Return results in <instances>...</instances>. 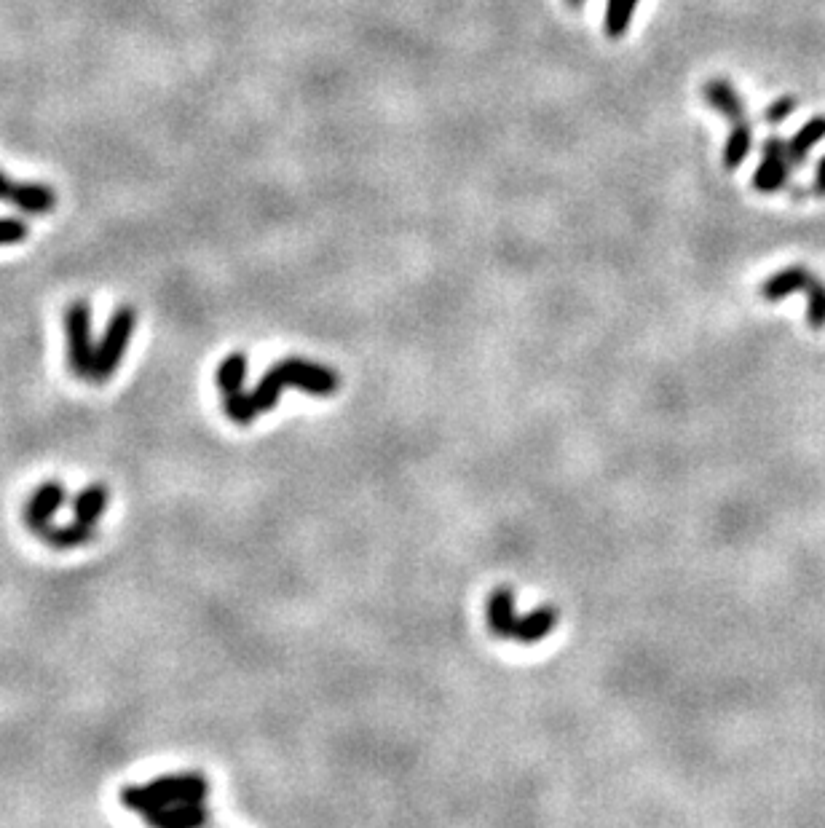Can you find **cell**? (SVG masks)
Instances as JSON below:
<instances>
[{"label": "cell", "instance_id": "5bb4252c", "mask_svg": "<svg viewBox=\"0 0 825 828\" xmlns=\"http://www.w3.org/2000/svg\"><path fill=\"white\" fill-rule=\"evenodd\" d=\"M108 510V488L102 483H92L86 486L81 494H75L73 499V518L84 526H94L100 523V518Z\"/></svg>", "mask_w": 825, "mask_h": 828}, {"label": "cell", "instance_id": "d6986e66", "mask_svg": "<svg viewBox=\"0 0 825 828\" xmlns=\"http://www.w3.org/2000/svg\"><path fill=\"white\" fill-rule=\"evenodd\" d=\"M223 408L225 413H228V419L234 421V424H239V427H247V424H252V419L258 416V408H255V402H252V394H247L244 389L223 394Z\"/></svg>", "mask_w": 825, "mask_h": 828}, {"label": "cell", "instance_id": "2e32d148", "mask_svg": "<svg viewBox=\"0 0 825 828\" xmlns=\"http://www.w3.org/2000/svg\"><path fill=\"white\" fill-rule=\"evenodd\" d=\"M244 378H247V354L244 352H231L217 365L215 384L223 394L244 389Z\"/></svg>", "mask_w": 825, "mask_h": 828}, {"label": "cell", "instance_id": "d4e9b609", "mask_svg": "<svg viewBox=\"0 0 825 828\" xmlns=\"http://www.w3.org/2000/svg\"><path fill=\"white\" fill-rule=\"evenodd\" d=\"M568 3H571V6H582L584 0H568Z\"/></svg>", "mask_w": 825, "mask_h": 828}, {"label": "cell", "instance_id": "8fae6325", "mask_svg": "<svg viewBox=\"0 0 825 828\" xmlns=\"http://www.w3.org/2000/svg\"><path fill=\"white\" fill-rule=\"evenodd\" d=\"M809 279H812V271L807 266H788L769 276L767 282L761 285V295L772 303L783 301L788 295L804 290L809 285Z\"/></svg>", "mask_w": 825, "mask_h": 828}, {"label": "cell", "instance_id": "603a6c76", "mask_svg": "<svg viewBox=\"0 0 825 828\" xmlns=\"http://www.w3.org/2000/svg\"><path fill=\"white\" fill-rule=\"evenodd\" d=\"M812 191H815L817 196H825V156L820 161H817L815 183H812Z\"/></svg>", "mask_w": 825, "mask_h": 828}, {"label": "cell", "instance_id": "6da1fadb", "mask_svg": "<svg viewBox=\"0 0 825 828\" xmlns=\"http://www.w3.org/2000/svg\"><path fill=\"white\" fill-rule=\"evenodd\" d=\"M284 386H292V389H303V392L325 397V394H333L335 389L341 386V378H338L335 370L325 368V365L298 360V357L276 362L274 368L260 378V384L255 386V392H252V402H255L258 413H268V410L276 408V402H279V394H282Z\"/></svg>", "mask_w": 825, "mask_h": 828}, {"label": "cell", "instance_id": "7402d4cb", "mask_svg": "<svg viewBox=\"0 0 825 828\" xmlns=\"http://www.w3.org/2000/svg\"><path fill=\"white\" fill-rule=\"evenodd\" d=\"M793 110H796V97H780V100H775L769 105L764 118H767V124H783Z\"/></svg>", "mask_w": 825, "mask_h": 828}, {"label": "cell", "instance_id": "e0dca14e", "mask_svg": "<svg viewBox=\"0 0 825 828\" xmlns=\"http://www.w3.org/2000/svg\"><path fill=\"white\" fill-rule=\"evenodd\" d=\"M641 0H609L606 3V19H603V30L609 38H622L627 33V27L633 22V14L638 9Z\"/></svg>", "mask_w": 825, "mask_h": 828}, {"label": "cell", "instance_id": "7a4b0ae2", "mask_svg": "<svg viewBox=\"0 0 825 828\" xmlns=\"http://www.w3.org/2000/svg\"><path fill=\"white\" fill-rule=\"evenodd\" d=\"M209 794V783L199 772H183V775H164L145 783V786L121 788V802L126 810L148 818L153 812L164 810L169 804H196L204 802Z\"/></svg>", "mask_w": 825, "mask_h": 828}, {"label": "cell", "instance_id": "7c38bea8", "mask_svg": "<svg viewBox=\"0 0 825 828\" xmlns=\"http://www.w3.org/2000/svg\"><path fill=\"white\" fill-rule=\"evenodd\" d=\"M35 536H38L41 542L49 544V547H54V550H75V547H84L86 542H92L94 526H84V523H78V520L67 523V526H54V523H49V526H43Z\"/></svg>", "mask_w": 825, "mask_h": 828}, {"label": "cell", "instance_id": "30bf717a", "mask_svg": "<svg viewBox=\"0 0 825 828\" xmlns=\"http://www.w3.org/2000/svg\"><path fill=\"white\" fill-rule=\"evenodd\" d=\"M488 628L496 638H504L509 641V633H512V625H515V595H512V587H496L488 598Z\"/></svg>", "mask_w": 825, "mask_h": 828}, {"label": "cell", "instance_id": "ffe728a7", "mask_svg": "<svg viewBox=\"0 0 825 828\" xmlns=\"http://www.w3.org/2000/svg\"><path fill=\"white\" fill-rule=\"evenodd\" d=\"M804 293H807V298H809L807 325L812 327V330H823L825 327V282L812 274L809 285L804 287Z\"/></svg>", "mask_w": 825, "mask_h": 828}, {"label": "cell", "instance_id": "3957f363", "mask_svg": "<svg viewBox=\"0 0 825 828\" xmlns=\"http://www.w3.org/2000/svg\"><path fill=\"white\" fill-rule=\"evenodd\" d=\"M134 325H137V311H134L132 306H118V309L113 311V317H110L108 327H105V335H102L97 349H94L92 381L105 384V381L121 368L126 346L132 341Z\"/></svg>", "mask_w": 825, "mask_h": 828}, {"label": "cell", "instance_id": "9a60e30c", "mask_svg": "<svg viewBox=\"0 0 825 828\" xmlns=\"http://www.w3.org/2000/svg\"><path fill=\"white\" fill-rule=\"evenodd\" d=\"M820 140H825V116L809 118L807 124L801 126L799 132L793 134L791 143H785L788 148V161H791V169L801 167L807 161L809 151L815 148Z\"/></svg>", "mask_w": 825, "mask_h": 828}, {"label": "cell", "instance_id": "4fadbf2b", "mask_svg": "<svg viewBox=\"0 0 825 828\" xmlns=\"http://www.w3.org/2000/svg\"><path fill=\"white\" fill-rule=\"evenodd\" d=\"M14 207H19L22 212H30V215H46V212L54 210L57 204V193L51 191L49 185L43 183H17L14 191H11V199Z\"/></svg>", "mask_w": 825, "mask_h": 828}, {"label": "cell", "instance_id": "ba28073f", "mask_svg": "<svg viewBox=\"0 0 825 828\" xmlns=\"http://www.w3.org/2000/svg\"><path fill=\"white\" fill-rule=\"evenodd\" d=\"M148 826L153 828H199L209 820L204 802L196 804H169L164 810L148 815Z\"/></svg>", "mask_w": 825, "mask_h": 828}, {"label": "cell", "instance_id": "8992f818", "mask_svg": "<svg viewBox=\"0 0 825 828\" xmlns=\"http://www.w3.org/2000/svg\"><path fill=\"white\" fill-rule=\"evenodd\" d=\"M62 502H65V486H62L59 480H46V483H41V486L33 491V496L25 502V512H22L25 526L30 528L33 534H38L43 526H49L51 520H54V515H57V510L62 507Z\"/></svg>", "mask_w": 825, "mask_h": 828}, {"label": "cell", "instance_id": "277c9868", "mask_svg": "<svg viewBox=\"0 0 825 828\" xmlns=\"http://www.w3.org/2000/svg\"><path fill=\"white\" fill-rule=\"evenodd\" d=\"M65 338H67V368L78 378L92 381L94 346L92 343V309L86 301H73L65 309Z\"/></svg>", "mask_w": 825, "mask_h": 828}, {"label": "cell", "instance_id": "cb8c5ba5", "mask_svg": "<svg viewBox=\"0 0 825 828\" xmlns=\"http://www.w3.org/2000/svg\"><path fill=\"white\" fill-rule=\"evenodd\" d=\"M14 185H17V183H11L9 177L0 172V199H11V191H14Z\"/></svg>", "mask_w": 825, "mask_h": 828}, {"label": "cell", "instance_id": "9c48e42d", "mask_svg": "<svg viewBox=\"0 0 825 828\" xmlns=\"http://www.w3.org/2000/svg\"><path fill=\"white\" fill-rule=\"evenodd\" d=\"M702 94H705V102L710 108H716L718 113H724L732 124H740V121H748L745 116V105H742V97L734 92V86L724 78H710L708 84L702 86Z\"/></svg>", "mask_w": 825, "mask_h": 828}, {"label": "cell", "instance_id": "ac0fdd59", "mask_svg": "<svg viewBox=\"0 0 825 828\" xmlns=\"http://www.w3.org/2000/svg\"><path fill=\"white\" fill-rule=\"evenodd\" d=\"M750 145H753V134H750L748 121H740V124H732V132H729V140L724 145V167L726 169H737L745 161V156L750 153Z\"/></svg>", "mask_w": 825, "mask_h": 828}, {"label": "cell", "instance_id": "44dd1931", "mask_svg": "<svg viewBox=\"0 0 825 828\" xmlns=\"http://www.w3.org/2000/svg\"><path fill=\"white\" fill-rule=\"evenodd\" d=\"M27 239V226L17 218H0V244H19Z\"/></svg>", "mask_w": 825, "mask_h": 828}, {"label": "cell", "instance_id": "5b68a950", "mask_svg": "<svg viewBox=\"0 0 825 828\" xmlns=\"http://www.w3.org/2000/svg\"><path fill=\"white\" fill-rule=\"evenodd\" d=\"M788 172H791V161H788L785 140L769 137L767 143H764V156H761L759 169L753 175V188L761 193L780 191V188H785Z\"/></svg>", "mask_w": 825, "mask_h": 828}, {"label": "cell", "instance_id": "52a82bcc", "mask_svg": "<svg viewBox=\"0 0 825 828\" xmlns=\"http://www.w3.org/2000/svg\"><path fill=\"white\" fill-rule=\"evenodd\" d=\"M555 622H558V609H555V606H539V609H534L531 614H525L523 619H515L512 633H509V641H517V644H536V641H542L544 636H550Z\"/></svg>", "mask_w": 825, "mask_h": 828}]
</instances>
